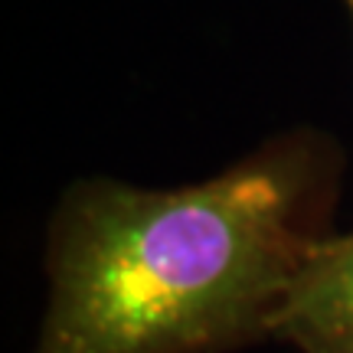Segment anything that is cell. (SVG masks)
<instances>
[{"label":"cell","instance_id":"6da1fadb","mask_svg":"<svg viewBox=\"0 0 353 353\" xmlns=\"http://www.w3.org/2000/svg\"><path fill=\"white\" fill-rule=\"evenodd\" d=\"M341 154L324 134L265 141L174 190L79 180L46 236L33 353H229L268 341L330 236Z\"/></svg>","mask_w":353,"mask_h":353},{"label":"cell","instance_id":"7a4b0ae2","mask_svg":"<svg viewBox=\"0 0 353 353\" xmlns=\"http://www.w3.org/2000/svg\"><path fill=\"white\" fill-rule=\"evenodd\" d=\"M272 341L298 353H353V229L330 232L298 272Z\"/></svg>","mask_w":353,"mask_h":353},{"label":"cell","instance_id":"3957f363","mask_svg":"<svg viewBox=\"0 0 353 353\" xmlns=\"http://www.w3.org/2000/svg\"><path fill=\"white\" fill-rule=\"evenodd\" d=\"M343 7H347V13H350V20H353V0H343Z\"/></svg>","mask_w":353,"mask_h":353}]
</instances>
